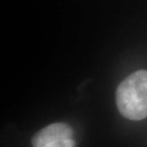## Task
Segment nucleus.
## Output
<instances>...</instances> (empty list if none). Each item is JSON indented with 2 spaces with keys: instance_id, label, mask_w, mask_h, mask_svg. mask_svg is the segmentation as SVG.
Wrapping results in <instances>:
<instances>
[{
  "instance_id": "3",
  "label": "nucleus",
  "mask_w": 147,
  "mask_h": 147,
  "mask_svg": "<svg viewBox=\"0 0 147 147\" xmlns=\"http://www.w3.org/2000/svg\"><path fill=\"white\" fill-rule=\"evenodd\" d=\"M43 147H76V142L73 139H63L48 143Z\"/></svg>"
},
{
  "instance_id": "1",
  "label": "nucleus",
  "mask_w": 147,
  "mask_h": 147,
  "mask_svg": "<svg viewBox=\"0 0 147 147\" xmlns=\"http://www.w3.org/2000/svg\"><path fill=\"white\" fill-rule=\"evenodd\" d=\"M116 102L119 113L130 120L147 117V71L140 70L119 85Z\"/></svg>"
},
{
  "instance_id": "2",
  "label": "nucleus",
  "mask_w": 147,
  "mask_h": 147,
  "mask_svg": "<svg viewBox=\"0 0 147 147\" xmlns=\"http://www.w3.org/2000/svg\"><path fill=\"white\" fill-rule=\"evenodd\" d=\"M74 131L71 126L63 122L53 123L41 129L32 139L33 147H43L48 143L63 139H72Z\"/></svg>"
}]
</instances>
